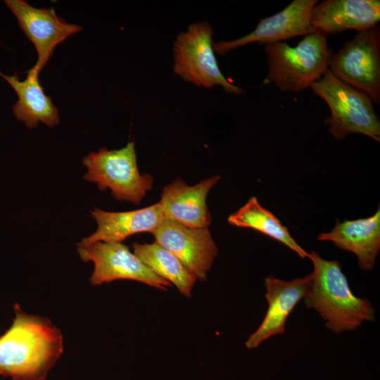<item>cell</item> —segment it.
Listing matches in <instances>:
<instances>
[{"mask_svg": "<svg viewBox=\"0 0 380 380\" xmlns=\"http://www.w3.org/2000/svg\"><path fill=\"white\" fill-rule=\"evenodd\" d=\"M15 317L0 336V375L12 380H45L63 352V335L46 317L14 305Z\"/></svg>", "mask_w": 380, "mask_h": 380, "instance_id": "obj_1", "label": "cell"}, {"mask_svg": "<svg viewBox=\"0 0 380 380\" xmlns=\"http://www.w3.org/2000/svg\"><path fill=\"white\" fill-rule=\"evenodd\" d=\"M309 258L314 269L304 302L306 308L319 313L329 330L341 334L375 320L372 303L353 294L338 261L325 260L315 251L310 253Z\"/></svg>", "mask_w": 380, "mask_h": 380, "instance_id": "obj_2", "label": "cell"}, {"mask_svg": "<svg viewBox=\"0 0 380 380\" xmlns=\"http://www.w3.org/2000/svg\"><path fill=\"white\" fill-rule=\"evenodd\" d=\"M268 72L263 84H274L281 91L299 92L319 80L329 70L333 50L327 37L314 32L295 46L279 42L265 45Z\"/></svg>", "mask_w": 380, "mask_h": 380, "instance_id": "obj_3", "label": "cell"}, {"mask_svg": "<svg viewBox=\"0 0 380 380\" xmlns=\"http://www.w3.org/2000/svg\"><path fill=\"white\" fill-rule=\"evenodd\" d=\"M310 88L330 109L324 122L335 139L362 134L380 141V120L367 95L339 80L329 70Z\"/></svg>", "mask_w": 380, "mask_h": 380, "instance_id": "obj_4", "label": "cell"}, {"mask_svg": "<svg viewBox=\"0 0 380 380\" xmlns=\"http://www.w3.org/2000/svg\"><path fill=\"white\" fill-rule=\"evenodd\" d=\"M82 164L87 170L83 179L96 183L101 191L109 189L117 201L139 204L153 188L152 177L139 171L134 141L120 149L91 152Z\"/></svg>", "mask_w": 380, "mask_h": 380, "instance_id": "obj_5", "label": "cell"}, {"mask_svg": "<svg viewBox=\"0 0 380 380\" xmlns=\"http://www.w3.org/2000/svg\"><path fill=\"white\" fill-rule=\"evenodd\" d=\"M213 27L205 21L194 23L178 34L173 44V70L183 80L198 87L220 85L230 94L243 90L229 82L222 73L213 48Z\"/></svg>", "mask_w": 380, "mask_h": 380, "instance_id": "obj_6", "label": "cell"}, {"mask_svg": "<svg viewBox=\"0 0 380 380\" xmlns=\"http://www.w3.org/2000/svg\"><path fill=\"white\" fill-rule=\"evenodd\" d=\"M329 70L339 80L380 103V30L377 25L358 32L336 53Z\"/></svg>", "mask_w": 380, "mask_h": 380, "instance_id": "obj_7", "label": "cell"}, {"mask_svg": "<svg viewBox=\"0 0 380 380\" xmlns=\"http://www.w3.org/2000/svg\"><path fill=\"white\" fill-rule=\"evenodd\" d=\"M77 251L83 262L94 263L89 279L92 286L129 279L165 291L172 286L169 281L153 273L121 242L99 241L77 246Z\"/></svg>", "mask_w": 380, "mask_h": 380, "instance_id": "obj_8", "label": "cell"}, {"mask_svg": "<svg viewBox=\"0 0 380 380\" xmlns=\"http://www.w3.org/2000/svg\"><path fill=\"white\" fill-rule=\"evenodd\" d=\"M152 234L155 241L174 254L196 280H206L218 253L208 227H188L164 218Z\"/></svg>", "mask_w": 380, "mask_h": 380, "instance_id": "obj_9", "label": "cell"}, {"mask_svg": "<svg viewBox=\"0 0 380 380\" xmlns=\"http://www.w3.org/2000/svg\"><path fill=\"white\" fill-rule=\"evenodd\" d=\"M4 3L16 17L19 26L33 43L38 58L29 70L39 74L51 57L57 45L82 27L70 24L59 18L53 8H38L23 0H5Z\"/></svg>", "mask_w": 380, "mask_h": 380, "instance_id": "obj_10", "label": "cell"}, {"mask_svg": "<svg viewBox=\"0 0 380 380\" xmlns=\"http://www.w3.org/2000/svg\"><path fill=\"white\" fill-rule=\"evenodd\" d=\"M317 0H293L283 10L261 19L248 34L232 41L213 43L214 51L220 55L251 43L268 44L314 33L310 23L311 13Z\"/></svg>", "mask_w": 380, "mask_h": 380, "instance_id": "obj_11", "label": "cell"}, {"mask_svg": "<svg viewBox=\"0 0 380 380\" xmlns=\"http://www.w3.org/2000/svg\"><path fill=\"white\" fill-rule=\"evenodd\" d=\"M311 279V273L291 281L273 275L265 277L264 284L268 308L261 324L245 343L248 349L256 348L268 338L285 332L288 317L303 298Z\"/></svg>", "mask_w": 380, "mask_h": 380, "instance_id": "obj_12", "label": "cell"}, {"mask_svg": "<svg viewBox=\"0 0 380 380\" xmlns=\"http://www.w3.org/2000/svg\"><path fill=\"white\" fill-rule=\"evenodd\" d=\"M219 175L190 186L179 177L163 190L159 203L164 217L191 228L208 227L212 217L206 199L210 190L220 180Z\"/></svg>", "mask_w": 380, "mask_h": 380, "instance_id": "obj_13", "label": "cell"}, {"mask_svg": "<svg viewBox=\"0 0 380 380\" xmlns=\"http://www.w3.org/2000/svg\"><path fill=\"white\" fill-rule=\"evenodd\" d=\"M379 20V0H325L313 7L310 18L315 32L325 37L347 30L361 32Z\"/></svg>", "mask_w": 380, "mask_h": 380, "instance_id": "obj_14", "label": "cell"}, {"mask_svg": "<svg viewBox=\"0 0 380 380\" xmlns=\"http://www.w3.org/2000/svg\"><path fill=\"white\" fill-rule=\"evenodd\" d=\"M90 213L96 222V230L83 238L77 246H86L99 241L122 243L126 238L137 233L152 234L165 218L159 202L130 211L108 212L95 208Z\"/></svg>", "mask_w": 380, "mask_h": 380, "instance_id": "obj_15", "label": "cell"}, {"mask_svg": "<svg viewBox=\"0 0 380 380\" xmlns=\"http://www.w3.org/2000/svg\"><path fill=\"white\" fill-rule=\"evenodd\" d=\"M317 239L331 241L335 246L354 253L362 270H372L380 250V208L366 218L343 222L336 220L334 228L320 233Z\"/></svg>", "mask_w": 380, "mask_h": 380, "instance_id": "obj_16", "label": "cell"}, {"mask_svg": "<svg viewBox=\"0 0 380 380\" xmlns=\"http://www.w3.org/2000/svg\"><path fill=\"white\" fill-rule=\"evenodd\" d=\"M0 75L13 87L18 96V101L13 106L15 117L32 129L39 122L49 127L60 122L57 107L50 96L45 94L39 81V74L27 71V77L21 81L17 75H6L0 71Z\"/></svg>", "mask_w": 380, "mask_h": 380, "instance_id": "obj_17", "label": "cell"}, {"mask_svg": "<svg viewBox=\"0 0 380 380\" xmlns=\"http://www.w3.org/2000/svg\"><path fill=\"white\" fill-rule=\"evenodd\" d=\"M227 221L233 226L256 230L283 243L302 258L310 257V253L297 243L288 229L273 213L262 207L255 196L231 214Z\"/></svg>", "mask_w": 380, "mask_h": 380, "instance_id": "obj_18", "label": "cell"}, {"mask_svg": "<svg viewBox=\"0 0 380 380\" xmlns=\"http://www.w3.org/2000/svg\"><path fill=\"white\" fill-rule=\"evenodd\" d=\"M134 254L153 273L173 284L179 292L191 297L196 277L168 250L156 243L132 244Z\"/></svg>", "mask_w": 380, "mask_h": 380, "instance_id": "obj_19", "label": "cell"}]
</instances>
